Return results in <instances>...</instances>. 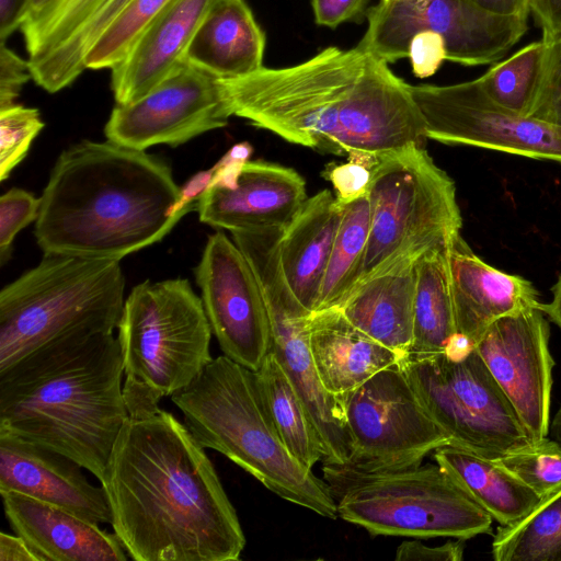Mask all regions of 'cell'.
<instances>
[{"instance_id":"1","label":"cell","mask_w":561,"mask_h":561,"mask_svg":"<svg viewBox=\"0 0 561 561\" xmlns=\"http://www.w3.org/2000/svg\"><path fill=\"white\" fill-rule=\"evenodd\" d=\"M218 80L230 116L319 152L370 163L427 139L410 84L358 46Z\"/></svg>"},{"instance_id":"2","label":"cell","mask_w":561,"mask_h":561,"mask_svg":"<svg viewBox=\"0 0 561 561\" xmlns=\"http://www.w3.org/2000/svg\"><path fill=\"white\" fill-rule=\"evenodd\" d=\"M135 561H236L245 536L205 448L159 409L128 417L100 480Z\"/></svg>"},{"instance_id":"3","label":"cell","mask_w":561,"mask_h":561,"mask_svg":"<svg viewBox=\"0 0 561 561\" xmlns=\"http://www.w3.org/2000/svg\"><path fill=\"white\" fill-rule=\"evenodd\" d=\"M171 168L145 150L82 140L64 150L41 196L44 253L122 260L165 237L187 213Z\"/></svg>"},{"instance_id":"4","label":"cell","mask_w":561,"mask_h":561,"mask_svg":"<svg viewBox=\"0 0 561 561\" xmlns=\"http://www.w3.org/2000/svg\"><path fill=\"white\" fill-rule=\"evenodd\" d=\"M113 333L71 335L0 373V432L59 451L99 481L129 414Z\"/></svg>"},{"instance_id":"5","label":"cell","mask_w":561,"mask_h":561,"mask_svg":"<svg viewBox=\"0 0 561 561\" xmlns=\"http://www.w3.org/2000/svg\"><path fill=\"white\" fill-rule=\"evenodd\" d=\"M171 399L204 448L222 454L283 500L323 517H337L327 482L304 467L282 442L254 370L226 355L217 356Z\"/></svg>"},{"instance_id":"6","label":"cell","mask_w":561,"mask_h":561,"mask_svg":"<svg viewBox=\"0 0 561 561\" xmlns=\"http://www.w3.org/2000/svg\"><path fill=\"white\" fill-rule=\"evenodd\" d=\"M125 300L119 260L44 253L0 291V373L58 340L113 333Z\"/></svg>"},{"instance_id":"7","label":"cell","mask_w":561,"mask_h":561,"mask_svg":"<svg viewBox=\"0 0 561 561\" xmlns=\"http://www.w3.org/2000/svg\"><path fill=\"white\" fill-rule=\"evenodd\" d=\"M117 330L129 417L156 413L163 398L190 386L213 359L211 328L186 278L136 285Z\"/></svg>"},{"instance_id":"8","label":"cell","mask_w":561,"mask_h":561,"mask_svg":"<svg viewBox=\"0 0 561 561\" xmlns=\"http://www.w3.org/2000/svg\"><path fill=\"white\" fill-rule=\"evenodd\" d=\"M370 172V232L357 283L398 259L447 244L462 225L455 182L424 147L380 156Z\"/></svg>"},{"instance_id":"9","label":"cell","mask_w":561,"mask_h":561,"mask_svg":"<svg viewBox=\"0 0 561 561\" xmlns=\"http://www.w3.org/2000/svg\"><path fill=\"white\" fill-rule=\"evenodd\" d=\"M332 494L337 516L373 536L467 540L491 533L490 514L438 463L352 479Z\"/></svg>"},{"instance_id":"10","label":"cell","mask_w":561,"mask_h":561,"mask_svg":"<svg viewBox=\"0 0 561 561\" xmlns=\"http://www.w3.org/2000/svg\"><path fill=\"white\" fill-rule=\"evenodd\" d=\"M399 363L449 445L489 458L535 445L474 347L463 355L409 353Z\"/></svg>"},{"instance_id":"11","label":"cell","mask_w":561,"mask_h":561,"mask_svg":"<svg viewBox=\"0 0 561 561\" xmlns=\"http://www.w3.org/2000/svg\"><path fill=\"white\" fill-rule=\"evenodd\" d=\"M351 454L343 466H323L331 492L366 476L421 466L449 438L422 405L400 363L391 365L342 399Z\"/></svg>"},{"instance_id":"12","label":"cell","mask_w":561,"mask_h":561,"mask_svg":"<svg viewBox=\"0 0 561 561\" xmlns=\"http://www.w3.org/2000/svg\"><path fill=\"white\" fill-rule=\"evenodd\" d=\"M366 16L357 46L386 62L408 57L412 37L431 31L443 37L446 60L465 66L503 58L526 33L528 18L493 14L470 0H380Z\"/></svg>"},{"instance_id":"13","label":"cell","mask_w":561,"mask_h":561,"mask_svg":"<svg viewBox=\"0 0 561 561\" xmlns=\"http://www.w3.org/2000/svg\"><path fill=\"white\" fill-rule=\"evenodd\" d=\"M427 139L486 148L561 164V127L494 103L478 79L450 85H411Z\"/></svg>"},{"instance_id":"14","label":"cell","mask_w":561,"mask_h":561,"mask_svg":"<svg viewBox=\"0 0 561 561\" xmlns=\"http://www.w3.org/2000/svg\"><path fill=\"white\" fill-rule=\"evenodd\" d=\"M230 117L218 78L184 59L139 99L116 104L104 134L136 150L176 147L227 126Z\"/></svg>"},{"instance_id":"15","label":"cell","mask_w":561,"mask_h":561,"mask_svg":"<svg viewBox=\"0 0 561 561\" xmlns=\"http://www.w3.org/2000/svg\"><path fill=\"white\" fill-rule=\"evenodd\" d=\"M202 302L224 355L257 370L271 351L264 298L247 257L222 231L209 236L194 270Z\"/></svg>"},{"instance_id":"16","label":"cell","mask_w":561,"mask_h":561,"mask_svg":"<svg viewBox=\"0 0 561 561\" xmlns=\"http://www.w3.org/2000/svg\"><path fill=\"white\" fill-rule=\"evenodd\" d=\"M545 316L539 307L504 316L474 344L534 444L546 439L550 430L554 360Z\"/></svg>"},{"instance_id":"17","label":"cell","mask_w":561,"mask_h":561,"mask_svg":"<svg viewBox=\"0 0 561 561\" xmlns=\"http://www.w3.org/2000/svg\"><path fill=\"white\" fill-rule=\"evenodd\" d=\"M271 324V352L302 398L324 448L323 466H343L351 440L342 400L322 386L309 345V312L296 298L283 273L270 270L257 277Z\"/></svg>"},{"instance_id":"18","label":"cell","mask_w":561,"mask_h":561,"mask_svg":"<svg viewBox=\"0 0 561 561\" xmlns=\"http://www.w3.org/2000/svg\"><path fill=\"white\" fill-rule=\"evenodd\" d=\"M83 469L59 451L0 432V493L16 492L90 522L111 525L106 493L102 485L89 482Z\"/></svg>"},{"instance_id":"19","label":"cell","mask_w":561,"mask_h":561,"mask_svg":"<svg viewBox=\"0 0 561 561\" xmlns=\"http://www.w3.org/2000/svg\"><path fill=\"white\" fill-rule=\"evenodd\" d=\"M307 199L306 183L291 168L243 163L232 188L210 187L197 201L199 220L218 229L284 228Z\"/></svg>"},{"instance_id":"20","label":"cell","mask_w":561,"mask_h":561,"mask_svg":"<svg viewBox=\"0 0 561 561\" xmlns=\"http://www.w3.org/2000/svg\"><path fill=\"white\" fill-rule=\"evenodd\" d=\"M446 253L457 333L473 345L495 320L540 307L533 283L485 263L460 233L448 241Z\"/></svg>"},{"instance_id":"21","label":"cell","mask_w":561,"mask_h":561,"mask_svg":"<svg viewBox=\"0 0 561 561\" xmlns=\"http://www.w3.org/2000/svg\"><path fill=\"white\" fill-rule=\"evenodd\" d=\"M5 518L39 561H126L115 534L67 510L16 493L1 492Z\"/></svg>"},{"instance_id":"22","label":"cell","mask_w":561,"mask_h":561,"mask_svg":"<svg viewBox=\"0 0 561 561\" xmlns=\"http://www.w3.org/2000/svg\"><path fill=\"white\" fill-rule=\"evenodd\" d=\"M215 0H172L146 27L125 58L111 69L116 104L142 96L184 59Z\"/></svg>"},{"instance_id":"23","label":"cell","mask_w":561,"mask_h":561,"mask_svg":"<svg viewBox=\"0 0 561 561\" xmlns=\"http://www.w3.org/2000/svg\"><path fill=\"white\" fill-rule=\"evenodd\" d=\"M408 255L357 283L339 309L357 329L402 357L413 342L415 263Z\"/></svg>"},{"instance_id":"24","label":"cell","mask_w":561,"mask_h":561,"mask_svg":"<svg viewBox=\"0 0 561 561\" xmlns=\"http://www.w3.org/2000/svg\"><path fill=\"white\" fill-rule=\"evenodd\" d=\"M308 331L320 381L340 400L403 358L353 325L339 308L312 312Z\"/></svg>"},{"instance_id":"25","label":"cell","mask_w":561,"mask_h":561,"mask_svg":"<svg viewBox=\"0 0 561 561\" xmlns=\"http://www.w3.org/2000/svg\"><path fill=\"white\" fill-rule=\"evenodd\" d=\"M344 205L329 191L307 198L284 227L279 262L298 301L314 312Z\"/></svg>"},{"instance_id":"26","label":"cell","mask_w":561,"mask_h":561,"mask_svg":"<svg viewBox=\"0 0 561 561\" xmlns=\"http://www.w3.org/2000/svg\"><path fill=\"white\" fill-rule=\"evenodd\" d=\"M265 33L244 0H215L185 55L217 78L251 75L263 67Z\"/></svg>"},{"instance_id":"27","label":"cell","mask_w":561,"mask_h":561,"mask_svg":"<svg viewBox=\"0 0 561 561\" xmlns=\"http://www.w3.org/2000/svg\"><path fill=\"white\" fill-rule=\"evenodd\" d=\"M433 457L501 526L523 519L542 500L499 458L453 445L437 448Z\"/></svg>"},{"instance_id":"28","label":"cell","mask_w":561,"mask_h":561,"mask_svg":"<svg viewBox=\"0 0 561 561\" xmlns=\"http://www.w3.org/2000/svg\"><path fill=\"white\" fill-rule=\"evenodd\" d=\"M108 0H60L37 21L22 26L33 80L49 93L60 91V77L77 38Z\"/></svg>"},{"instance_id":"29","label":"cell","mask_w":561,"mask_h":561,"mask_svg":"<svg viewBox=\"0 0 561 561\" xmlns=\"http://www.w3.org/2000/svg\"><path fill=\"white\" fill-rule=\"evenodd\" d=\"M446 245L431 248L416 259L412 354L445 352L457 334Z\"/></svg>"},{"instance_id":"30","label":"cell","mask_w":561,"mask_h":561,"mask_svg":"<svg viewBox=\"0 0 561 561\" xmlns=\"http://www.w3.org/2000/svg\"><path fill=\"white\" fill-rule=\"evenodd\" d=\"M266 411L287 450L306 468L323 461L325 453L310 413L273 352L255 370Z\"/></svg>"},{"instance_id":"31","label":"cell","mask_w":561,"mask_h":561,"mask_svg":"<svg viewBox=\"0 0 561 561\" xmlns=\"http://www.w3.org/2000/svg\"><path fill=\"white\" fill-rule=\"evenodd\" d=\"M370 232L367 193L343 207L314 312L339 308L355 287Z\"/></svg>"},{"instance_id":"32","label":"cell","mask_w":561,"mask_h":561,"mask_svg":"<svg viewBox=\"0 0 561 561\" xmlns=\"http://www.w3.org/2000/svg\"><path fill=\"white\" fill-rule=\"evenodd\" d=\"M495 561H561V490L523 519L501 526L492 541Z\"/></svg>"},{"instance_id":"33","label":"cell","mask_w":561,"mask_h":561,"mask_svg":"<svg viewBox=\"0 0 561 561\" xmlns=\"http://www.w3.org/2000/svg\"><path fill=\"white\" fill-rule=\"evenodd\" d=\"M545 59L546 43L540 39L495 64L477 79L494 103L529 116L539 93Z\"/></svg>"},{"instance_id":"34","label":"cell","mask_w":561,"mask_h":561,"mask_svg":"<svg viewBox=\"0 0 561 561\" xmlns=\"http://www.w3.org/2000/svg\"><path fill=\"white\" fill-rule=\"evenodd\" d=\"M172 0H131L93 41L85 69H112L128 54L146 27Z\"/></svg>"},{"instance_id":"35","label":"cell","mask_w":561,"mask_h":561,"mask_svg":"<svg viewBox=\"0 0 561 561\" xmlns=\"http://www.w3.org/2000/svg\"><path fill=\"white\" fill-rule=\"evenodd\" d=\"M499 459L541 499L561 490V444L557 440L546 438Z\"/></svg>"},{"instance_id":"36","label":"cell","mask_w":561,"mask_h":561,"mask_svg":"<svg viewBox=\"0 0 561 561\" xmlns=\"http://www.w3.org/2000/svg\"><path fill=\"white\" fill-rule=\"evenodd\" d=\"M44 127L37 108L21 104L0 110V181L25 158Z\"/></svg>"},{"instance_id":"37","label":"cell","mask_w":561,"mask_h":561,"mask_svg":"<svg viewBox=\"0 0 561 561\" xmlns=\"http://www.w3.org/2000/svg\"><path fill=\"white\" fill-rule=\"evenodd\" d=\"M41 197L13 187L0 197V263L10 257L15 236L26 226L36 221Z\"/></svg>"},{"instance_id":"38","label":"cell","mask_w":561,"mask_h":561,"mask_svg":"<svg viewBox=\"0 0 561 561\" xmlns=\"http://www.w3.org/2000/svg\"><path fill=\"white\" fill-rule=\"evenodd\" d=\"M545 43L541 84L529 116L561 127V34Z\"/></svg>"},{"instance_id":"39","label":"cell","mask_w":561,"mask_h":561,"mask_svg":"<svg viewBox=\"0 0 561 561\" xmlns=\"http://www.w3.org/2000/svg\"><path fill=\"white\" fill-rule=\"evenodd\" d=\"M130 1L131 0H108L84 27L65 62L60 77V90L70 85L85 70L84 56L89 47Z\"/></svg>"},{"instance_id":"40","label":"cell","mask_w":561,"mask_h":561,"mask_svg":"<svg viewBox=\"0 0 561 561\" xmlns=\"http://www.w3.org/2000/svg\"><path fill=\"white\" fill-rule=\"evenodd\" d=\"M33 79L30 62L0 42V110L16 104L23 85Z\"/></svg>"},{"instance_id":"41","label":"cell","mask_w":561,"mask_h":561,"mask_svg":"<svg viewBox=\"0 0 561 561\" xmlns=\"http://www.w3.org/2000/svg\"><path fill=\"white\" fill-rule=\"evenodd\" d=\"M370 176V167L354 159L328 170V179L335 191V198L343 205L367 193Z\"/></svg>"},{"instance_id":"42","label":"cell","mask_w":561,"mask_h":561,"mask_svg":"<svg viewBox=\"0 0 561 561\" xmlns=\"http://www.w3.org/2000/svg\"><path fill=\"white\" fill-rule=\"evenodd\" d=\"M413 73L417 78L434 75L446 60V47L443 37L434 32L424 31L415 34L409 45V55Z\"/></svg>"},{"instance_id":"43","label":"cell","mask_w":561,"mask_h":561,"mask_svg":"<svg viewBox=\"0 0 561 561\" xmlns=\"http://www.w3.org/2000/svg\"><path fill=\"white\" fill-rule=\"evenodd\" d=\"M369 0H311L314 21L318 25L334 28L345 22L358 21L365 13Z\"/></svg>"},{"instance_id":"44","label":"cell","mask_w":561,"mask_h":561,"mask_svg":"<svg viewBox=\"0 0 561 561\" xmlns=\"http://www.w3.org/2000/svg\"><path fill=\"white\" fill-rule=\"evenodd\" d=\"M462 539L448 540L440 546H427L420 540L403 541L396 551V560L460 561L463 557Z\"/></svg>"},{"instance_id":"45","label":"cell","mask_w":561,"mask_h":561,"mask_svg":"<svg viewBox=\"0 0 561 561\" xmlns=\"http://www.w3.org/2000/svg\"><path fill=\"white\" fill-rule=\"evenodd\" d=\"M530 12L542 32L543 42L561 34V0H530Z\"/></svg>"},{"instance_id":"46","label":"cell","mask_w":561,"mask_h":561,"mask_svg":"<svg viewBox=\"0 0 561 561\" xmlns=\"http://www.w3.org/2000/svg\"><path fill=\"white\" fill-rule=\"evenodd\" d=\"M28 0H0V42L20 30Z\"/></svg>"},{"instance_id":"47","label":"cell","mask_w":561,"mask_h":561,"mask_svg":"<svg viewBox=\"0 0 561 561\" xmlns=\"http://www.w3.org/2000/svg\"><path fill=\"white\" fill-rule=\"evenodd\" d=\"M0 561H39L27 542L19 535L0 534Z\"/></svg>"},{"instance_id":"48","label":"cell","mask_w":561,"mask_h":561,"mask_svg":"<svg viewBox=\"0 0 561 561\" xmlns=\"http://www.w3.org/2000/svg\"><path fill=\"white\" fill-rule=\"evenodd\" d=\"M480 9L503 16H528L530 0H470Z\"/></svg>"},{"instance_id":"49","label":"cell","mask_w":561,"mask_h":561,"mask_svg":"<svg viewBox=\"0 0 561 561\" xmlns=\"http://www.w3.org/2000/svg\"><path fill=\"white\" fill-rule=\"evenodd\" d=\"M552 299L540 304L541 311L561 330V274L552 289Z\"/></svg>"},{"instance_id":"50","label":"cell","mask_w":561,"mask_h":561,"mask_svg":"<svg viewBox=\"0 0 561 561\" xmlns=\"http://www.w3.org/2000/svg\"><path fill=\"white\" fill-rule=\"evenodd\" d=\"M60 0H28L22 26L31 24L44 16Z\"/></svg>"},{"instance_id":"51","label":"cell","mask_w":561,"mask_h":561,"mask_svg":"<svg viewBox=\"0 0 561 561\" xmlns=\"http://www.w3.org/2000/svg\"><path fill=\"white\" fill-rule=\"evenodd\" d=\"M252 153V147L248 142H239L232 146L226 157L232 161L247 162Z\"/></svg>"},{"instance_id":"52","label":"cell","mask_w":561,"mask_h":561,"mask_svg":"<svg viewBox=\"0 0 561 561\" xmlns=\"http://www.w3.org/2000/svg\"><path fill=\"white\" fill-rule=\"evenodd\" d=\"M550 430L554 440L561 444V405L551 421Z\"/></svg>"},{"instance_id":"53","label":"cell","mask_w":561,"mask_h":561,"mask_svg":"<svg viewBox=\"0 0 561 561\" xmlns=\"http://www.w3.org/2000/svg\"><path fill=\"white\" fill-rule=\"evenodd\" d=\"M381 1H393V0H381Z\"/></svg>"}]
</instances>
